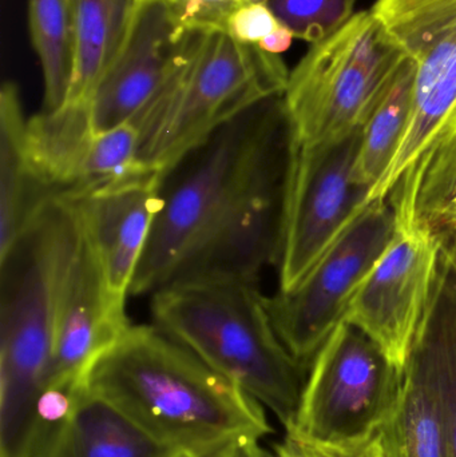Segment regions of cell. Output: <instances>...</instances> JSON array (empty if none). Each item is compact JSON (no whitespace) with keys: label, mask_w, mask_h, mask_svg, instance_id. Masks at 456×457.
I'll use <instances>...</instances> for the list:
<instances>
[{"label":"cell","mask_w":456,"mask_h":457,"mask_svg":"<svg viewBox=\"0 0 456 457\" xmlns=\"http://www.w3.org/2000/svg\"><path fill=\"white\" fill-rule=\"evenodd\" d=\"M300 142L283 96L222 126L163 173L130 295L208 282L259 284L280 265Z\"/></svg>","instance_id":"1"},{"label":"cell","mask_w":456,"mask_h":457,"mask_svg":"<svg viewBox=\"0 0 456 457\" xmlns=\"http://www.w3.org/2000/svg\"><path fill=\"white\" fill-rule=\"evenodd\" d=\"M85 386L185 457L272 432L264 405L155 325H130L94 362Z\"/></svg>","instance_id":"2"},{"label":"cell","mask_w":456,"mask_h":457,"mask_svg":"<svg viewBox=\"0 0 456 457\" xmlns=\"http://www.w3.org/2000/svg\"><path fill=\"white\" fill-rule=\"evenodd\" d=\"M288 79L281 55L227 31L185 32L154 96L130 120L142 163L166 173L246 110L283 96Z\"/></svg>","instance_id":"3"},{"label":"cell","mask_w":456,"mask_h":457,"mask_svg":"<svg viewBox=\"0 0 456 457\" xmlns=\"http://www.w3.org/2000/svg\"><path fill=\"white\" fill-rule=\"evenodd\" d=\"M150 298L155 327L240 386L286 429L294 424L308 370L278 337L259 284L182 285Z\"/></svg>","instance_id":"4"},{"label":"cell","mask_w":456,"mask_h":457,"mask_svg":"<svg viewBox=\"0 0 456 457\" xmlns=\"http://www.w3.org/2000/svg\"><path fill=\"white\" fill-rule=\"evenodd\" d=\"M406 56L372 10L355 13L311 46L289 72L283 94L300 146L340 138L363 125Z\"/></svg>","instance_id":"5"},{"label":"cell","mask_w":456,"mask_h":457,"mask_svg":"<svg viewBox=\"0 0 456 457\" xmlns=\"http://www.w3.org/2000/svg\"><path fill=\"white\" fill-rule=\"evenodd\" d=\"M404 370L363 330L342 321L308 370L286 434L318 443H348L380 431L398 407Z\"/></svg>","instance_id":"6"},{"label":"cell","mask_w":456,"mask_h":457,"mask_svg":"<svg viewBox=\"0 0 456 457\" xmlns=\"http://www.w3.org/2000/svg\"><path fill=\"white\" fill-rule=\"evenodd\" d=\"M395 230L390 198L369 201L299 285L268 297L278 337L308 370Z\"/></svg>","instance_id":"7"},{"label":"cell","mask_w":456,"mask_h":457,"mask_svg":"<svg viewBox=\"0 0 456 457\" xmlns=\"http://www.w3.org/2000/svg\"><path fill=\"white\" fill-rule=\"evenodd\" d=\"M371 10L414 59L417 75L406 138L369 203L387 198L434 142L456 130V0H377Z\"/></svg>","instance_id":"8"},{"label":"cell","mask_w":456,"mask_h":457,"mask_svg":"<svg viewBox=\"0 0 456 457\" xmlns=\"http://www.w3.org/2000/svg\"><path fill=\"white\" fill-rule=\"evenodd\" d=\"M361 125L332 141L300 146L289 201L280 289H294L369 204L371 190L353 181Z\"/></svg>","instance_id":"9"},{"label":"cell","mask_w":456,"mask_h":457,"mask_svg":"<svg viewBox=\"0 0 456 457\" xmlns=\"http://www.w3.org/2000/svg\"><path fill=\"white\" fill-rule=\"evenodd\" d=\"M444 241L396 221V230L348 305L355 325L404 370L438 269Z\"/></svg>","instance_id":"10"},{"label":"cell","mask_w":456,"mask_h":457,"mask_svg":"<svg viewBox=\"0 0 456 457\" xmlns=\"http://www.w3.org/2000/svg\"><path fill=\"white\" fill-rule=\"evenodd\" d=\"M80 220V216H79ZM126 298L110 290L80 221L59 282L55 340L47 386L80 389L94 362L130 328Z\"/></svg>","instance_id":"11"},{"label":"cell","mask_w":456,"mask_h":457,"mask_svg":"<svg viewBox=\"0 0 456 457\" xmlns=\"http://www.w3.org/2000/svg\"><path fill=\"white\" fill-rule=\"evenodd\" d=\"M163 174L138 176L94 187L74 201L110 290L128 298L160 209Z\"/></svg>","instance_id":"12"},{"label":"cell","mask_w":456,"mask_h":457,"mask_svg":"<svg viewBox=\"0 0 456 457\" xmlns=\"http://www.w3.org/2000/svg\"><path fill=\"white\" fill-rule=\"evenodd\" d=\"M160 0H141L130 34L88 101L96 133L130 122L154 96L185 35Z\"/></svg>","instance_id":"13"},{"label":"cell","mask_w":456,"mask_h":457,"mask_svg":"<svg viewBox=\"0 0 456 457\" xmlns=\"http://www.w3.org/2000/svg\"><path fill=\"white\" fill-rule=\"evenodd\" d=\"M96 136L88 104H64L27 120L24 152L48 195H77L95 187Z\"/></svg>","instance_id":"14"},{"label":"cell","mask_w":456,"mask_h":457,"mask_svg":"<svg viewBox=\"0 0 456 457\" xmlns=\"http://www.w3.org/2000/svg\"><path fill=\"white\" fill-rule=\"evenodd\" d=\"M406 365L422 378L430 391L450 456L456 457V287L452 258L444 244Z\"/></svg>","instance_id":"15"},{"label":"cell","mask_w":456,"mask_h":457,"mask_svg":"<svg viewBox=\"0 0 456 457\" xmlns=\"http://www.w3.org/2000/svg\"><path fill=\"white\" fill-rule=\"evenodd\" d=\"M34 457H185L139 428L106 400L83 389L77 404L37 445Z\"/></svg>","instance_id":"16"},{"label":"cell","mask_w":456,"mask_h":457,"mask_svg":"<svg viewBox=\"0 0 456 457\" xmlns=\"http://www.w3.org/2000/svg\"><path fill=\"white\" fill-rule=\"evenodd\" d=\"M396 221L436 238L456 234V130L434 142L387 195Z\"/></svg>","instance_id":"17"},{"label":"cell","mask_w":456,"mask_h":457,"mask_svg":"<svg viewBox=\"0 0 456 457\" xmlns=\"http://www.w3.org/2000/svg\"><path fill=\"white\" fill-rule=\"evenodd\" d=\"M141 0H74L72 74L64 104H88L110 64L122 50Z\"/></svg>","instance_id":"18"},{"label":"cell","mask_w":456,"mask_h":457,"mask_svg":"<svg viewBox=\"0 0 456 457\" xmlns=\"http://www.w3.org/2000/svg\"><path fill=\"white\" fill-rule=\"evenodd\" d=\"M26 122L18 86L5 82L0 94V257L7 254L35 214L54 198L35 179L27 161Z\"/></svg>","instance_id":"19"},{"label":"cell","mask_w":456,"mask_h":457,"mask_svg":"<svg viewBox=\"0 0 456 457\" xmlns=\"http://www.w3.org/2000/svg\"><path fill=\"white\" fill-rule=\"evenodd\" d=\"M415 75L417 63L406 56L361 125L353 181L369 187L371 193L387 176L406 138L411 120Z\"/></svg>","instance_id":"20"},{"label":"cell","mask_w":456,"mask_h":457,"mask_svg":"<svg viewBox=\"0 0 456 457\" xmlns=\"http://www.w3.org/2000/svg\"><path fill=\"white\" fill-rule=\"evenodd\" d=\"M379 432L386 457H452L435 402L409 365L398 407Z\"/></svg>","instance_id":"21"},{"label":"cell","mask_w":456,"mask_h":457,"mask_svg":"<svg viewBox=\"0 0 456 457\" xmlns=\"http://www.w3.org/2000/svg\"><path fill=\"white\" fill-rule=\"evenodd\" d=\"M72 3L74 0H29L32 46L45 82L43 112L63 106L72 74Z\"/></svg>","instance_id":"22"},{"label":"cell","mask_w":456,"mask_h":457,"mask_svg":"<svg viewBox=\"0 0 456 457\" xmlns=\"http://www.w3.org/2000/svg\"><path fill=\"white\" fill-rule=\"evenodd\" d=\"M358 0H265L297 39L315 45L334 35L353 15Z\"/></svg>","instance_id":"23"},{"label":"cell","mask_w":456,"mask_h":457,"mask_svg":"<svg viewBox=\"0 0 456 457\" xmlns=\"http://www.w3.org/2000/svg\"><path fill=\"white\" fill-rule=\"evenodd\" d=\"M227 32L237 42L275 55L288 51L294 37L265 3H252L235 11L228 21Z\"/></svg>","instance_id":"24"},{"label":"cell","mask_w":456,"mask_h":457,"mask_svg":"<svg viewBox=\"0 0 456 457\" xmlns=\"http://www.w3.org/2000/svg\"><path fill=\"white\" fill-rule=\"evenodd\" d=\"M185 31H227L238 8L265 0H160Z\"/></svg>","instance_id":"25"},{"label":"cell","mask_w":456,"mask_h":457,"mask_svg":"<svg viewBox=\"0 0 456 457\" xmlns=\"http://www.w3.org/2000/svg\"><path fill=\"white\" fill-rule=\"evenodd\" d=\"M278 457H386L380 432L348 443H318L299 439L286 434L283 443L276 445Z\"/></svg>","instance_id":"26"},{"label":"cell","mask_w":456,"mask_h":457,"mask_svg":"<svg viewBox=\"0 0 456 457\" xmlns=\"http://www.w3.org/2000/svg\"><path fill=\"white\" fill-rule=\"evenodd\" d=\"M211 457H278L275 451L264 450L260 445V440H245V442L236 443L227 450L216 453Z\"/></svg>","instance_id":"27"},{"label":"cell","mask_w":456,"mask_h":457,"mask_svg":"<svg viewBox=\"0 0 456 457\" xmlns=\"http://www.w3.org/2000/svg\"><path fill=\"white\" fill-rule=\"evenodd\" d=\"M444 244L446 245L447 250H449L450 258H452V274H454V281L456 287V253L454 252V249H452V247L447 244V242H444Z\"/></svg>","instance_id":"28"},{"label":"cell","mask_w":456,"mask_h":457,"mask_svg":"<svg viewBox=\"0 0 456 457\" xmlns=\"http://www.w3.org/2000/svg\"><path fill=\"white\" fill-rule=\"evenodd\" d=\"M444 242H447V244H449L456 253V234L454 237H452V238L444 239Z\"/></svg>","instance_id":"29"}]
</instances>
